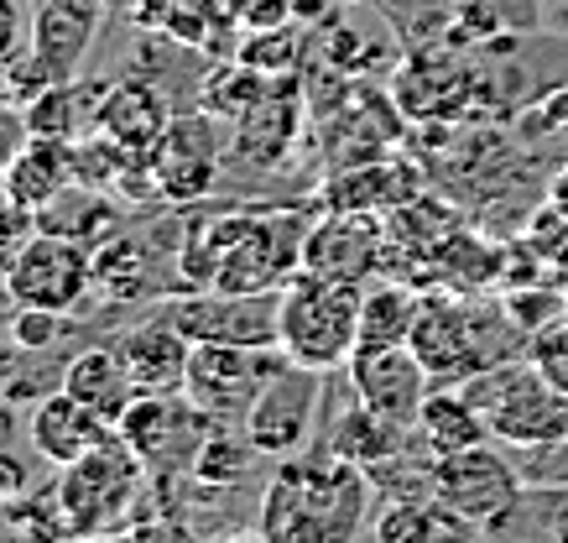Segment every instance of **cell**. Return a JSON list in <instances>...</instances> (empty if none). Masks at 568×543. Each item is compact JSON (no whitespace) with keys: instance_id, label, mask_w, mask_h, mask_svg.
Here are the masks:
<instances>
[{"instance_id":"1","label":"cell","mask_w":568,"mask_h":543,"mask_svg":"<svg viewBox=\"0 0 568 543\" xmlns=\"http://www.w3.org/2000/svg\"><path fill=\"white\" fill-rule=\"evenodd\" d=\"M308 210L272 204H230V210L183 214V245L173 251V278L183 288L220 293H282V282L303 267Z\"/></svg>"},{"instance_id":"2","label":"cell","mask_w":568,"mask_h":543,"mask_svg":"<svg viewBox=\"0 0 568 543\" xmlns=\"http://www.w3.org/2000/svg\"><path fill=\"white\" fill-rule=\"evenodd\" d=\"M376 481L365 465L334 450L272 460V481L261 491L256 533L272 543H334L371 527Z\"/></svg>"},{"instance_id":"3","label":"cell","mask_w":568,"mask_h":543,"mask_svg":"<svg viewBox=\"0 0 568 543\" xmlns=\"http://www.w3.org/2000/svg\"><path fill=\"white\" fill-rule=\"evenodd\" d=\"M407 345L423 361L433 386H465L485 366L527 355V334L506 314V303H480V293L465 299L448 288H423Z\"/></svg>"},{"instance_id":"4","label":"cell","mask_w":568,"mask_h":543,"mask_svg":"<svg viewBox=\"0 0 568 543\" xmlns=\"http://www.w3.org/2000/svg\"><path fill=\"white\" fill-rule=\"evenodd\" d=\"M361 288L365 282H328L297 267L276 293V345L287 361L313 371H345L361 334Z\"/></svg>"},{"instance_id":"5","label":"cell","mask_w":568,"mask_h":543,"mask_svg":"<svg viewBox=\"0 0 568 543\" xmlns=\"http://www.w3.org/2000/svg\"><path fill=\"white\" fill-rule=\"evenodd\" d=\"M465 398L485 419L490 439H506L521 450H548L568 439V392L552 386L527 355H511V361L469 376Z\"/></svg>"},{"instance_id":"6","label":"cell","mask_w":568,"mask_h":543,"mask_svg":"<svg viewBox=\"0 0 568 543\" xmlns=\"http://www.w3.org/2000/svg\"><path fill=\"white\" fill-rule=\"evenodd\" d=\"M52 486H58V502L69 512L73 539L79 533H125L141 491H146V465L121 434H110L89 455L58 465Z\"/></svg>"},{"instance_id":"7","label":"cell","mask_w":568,"mask_h":543,"mask_svg":"<svg viewBox=\"0 0 568 543\" xmlns=\"http://www.w3.org/2000/svg\"><path fill=\"white\" fill-rule=\"evenodd\" d=\"M146 162H152L156 199L178 204V210H193L214 193L224 162H230V131H224L220 115L193 105L189 115H173V125L146 152Z\"/></svg>"},{"instance_id":"8","label":"cell","mask_w":568,"mask_h":543,"mask_svg":"<svg viewBox=\"0 0 568 543\" xmlns=\"http://www.w3.org/2000/svg\"><path fill=\"white\" fill-rule=\"evenodd\" d=\"M282 366V345H193L183 398L214 423H241Z\"/></svg>"},{"instance_id":"9","label":"cell","mask_w":568,"mask_h":543,"mask_svg":"<svg viewBox=\"0 0 568 543\" xmlns=\"http://www.w3.org/2000/svg\"><path fill=\"white\" fill-rule=\"evenodd\" d=\"M428 486L433 496H444L448 507L469 517L480 533H496L517 517L521 507V475L511 460H500L490 450V439L454 450V455H433L428 460Z\"/></svg>"},{"instance_id":"10","label":"cell","mask_w":568,"mask_h":543,"mask_svg":"<svg viewBox=\"0 0 568 543\" xmlns=\"http://www.w3.org/2000/svg\"><path fill=\"white\" fill-rule=\"evenodd\" d=\"M6 299L32 303V309H58V314H79L84 299L94 293V251L69 235H48L32 230L27 245L17 251V262L6 267Z\"/></svg>"},{"instance_id":"11","label":"cell","mask_w":568,"mask_h":543,"mask_svg":"<svg viewBox=\"0 0 568 543\" xmlns=\"http://www.w3.org/2000/svg\"><path fill=\"white\" fill-rule=\"evenodd\" d=\"M156 314L178 324L193 345H276V293L183 288L156 299Z\"/></svg>"},{"instance_id":"12","label":"cell","mask_w":568,"mask_h":543,"mask_svg":"<svg viewBox=\"0 0 568 543\" xmlns=\"http://www.w3.org/2000/svg\"><path fill=\"white\" fill-rule=\"evenodd\" d=\"M209 429H214V419H204L183 392H136L121 423H115V434L156 475H189Z\"/></svg>"},{"instance_id":"13","label":"cell","mask_w":568,"mask_h":543,"mask_svg":"<svg viewBox=\"0 0 568 543\" xmlns=\"http://www.w3.org/2000/svg\"><path fill=\"white\" fill-rule=\"evenodd\" d=\"M324 376L328 371L287 361L272 382L261 386V398L241 419L245 439L261 450V460H287V455H303V450H308L318 408H324Z\"/></svg>"},{"instance_id":"14","label":"cell","mask_w":568,"mask_h":543,"mask_svg":"<svg viewBox=\"0 0 568 543\" xmlns=\"http://www.w3.org/2000/svg\"><path fill=\"white\" fill-rule=\"evenodd\" d=\"M308 125V89L297 73H276L261 100L230 121V162L245 173H276Z\"/></svg>"},{"instance_id":"15","label":"cell","mask_w":568,"mask_h":543,"mask_svg":"<svg viewBox=\"0 0 568 543\" xmlns=\"http://www.w3.org/2000/svg\"><path fill=\"white\" fill-rule=\"evenodd\" d=\"M386 245V220L365 210H324L313 214L303 235V272L328 282H371Z\"/></svg>"},{"instance_id":"16","label":"cell","mask_w":568,"mask_h":543,"mask_svg":"<svg viewBox=\"0 0 568 543\" xmlns=\"http://www.w3.org/2000/svg\"><path fill=\"white\" fill-rule=\"evenodd\" d=\"M349 392L361 398L371 413L402 423V429H417V413H423V398L433 392L428 371L413 355V345H381V351H355L345 366Z\"/></svg>"},{"instance_id":"17","label":"cell","mask_w":568,"mask_h":543,"mask_svg":"<svg viewBox=\"0 0 568 543\" xmlns=\"http://www.w3.org/2000/svg\"><path fill=\"white\" fill-rule=\"evenodd\" d=\"M428 189V178L423 168L407 158H392V152H381V158H365V162H349V168H334L324 178V189H318V210H365V214H386L402 210L407 199Z\"/></svg>"},{"instance_id":"18","label":"cell","mask_w":568,"mask_h":543,"mask_svg":"<svg viewBox=\"0 0 568 543\" xmlns=\"http://www.w3.org/2000/svg\"><path fill=\"white\" fill-rule=\"evenodd\" d=\"M104 6L110 0H37L32 6V58L48 69V79H79L94 53Z\"/></svg>"},{"instance_id":"19","label":"cell","mask_w":568,"mask_h":543,"mask_svg":"<svg viewBox=\"0 0 568 543\" xmlns=\"http://www.w3.org/2000/svg\"><path fill=\"white\" fill-rule=\"evenodd\" d=\"M189 351H193V340L178 324H168L156 309L141 324L115 334V355H121L125 376L136 382V392H183Z\"/></svg>"},{"instance_id":"20","label":"cell","mask_w":568,"mask_h":543,"mask_svg":"<svg viewBox=\"0 0 568 543\" xmlns=\"http://www.w3.org/2000/svg\"><path fill=\"white\" fill-rule=\"evenodd\" d=\"M173 100L162 94V84L156 79H141V73H131V79H115V84H104L100 94V131L110 141H121L125 152H152L156 141H162V131L173 125Z\"/></svg>"},{"instance_id":"21","label":"cell","mask_w":568,"mask_h":543,"mask_svg":"<svg viewBox=\"0 0 568 543\" xmlns=\"http://www.w3.org/2000/svg\"><path fill=\"white\" fill-rule=\"evenodd\" d=\"M110 434H115V423L100 419V413H89L63 386L48 392V398H37L32 419H27V439H32V450L48 460V465H69V460L89 455L94 444H104Z\"/></svg>"},{"instance_id":"22","label":"cell","mask_w":568,"mask_h":543,"mask_svg":"<svg viewBox=\"0 0 568 543\" xmlns=\"http://www.w3.org/2000/svg\"><path fill=\"white\" fill-rule=\"evenodd\" d=\"M168 282L156 272V245L131 235V230H115L94 245V293L104 303H152L168 299L162 293Z\"/></svg>"},{"instance_id":"23","label":"cell","mask_w":568,"mask_h":543,"mask_svg":"<svg viewBox=\"0 0 568 543\" xmlns=\"http://www.w3.org/2000/svg\"><path fill=\"white\" fill-rule=\"evenodd\" d=\"M500 272H506V245H490L469 225H454L433 245V288L475 299L485 288H500Z\"/></svg>"},{"instance_id":"24","label":"cell","mask_w":568,"mask_h":543,"mask_svg":"<svg viewBox=\"0 0 568 543\" xmlns=\"http://www.w3.org/2000/svg\"><path fill=\"white\" fill-rule=\"evenodd\" d=\"M100 94L104 84L94 79H58L48 84L42 94L27 100V125H32V137H48V141H84L89 131H100Z\"/></svg>"},{"instance_id":"25","label":"cell","mask_w":568,"mask_h":543,"mask_svg":"<svg viewBox=\"0 0 568 543\" xmlns=\"http://www.w3.org/2000/svg\"><path fill=\"white\" fill-rule=\"evenodd\" d=\"M371 533L381 543H438V539H475L480 527L469 523V517H459L428 486V491H407V496L386 502V512L371 517Z\"/></svg>"},{"instance_id":"26","label":"cell","mask_w":568,"mask_h":543,"mask_svg":"<svg viewBox=\"0 0 568 543\" xmlns=\"http://www.w3.org/2000/svg\"><path fill=\"white\" fill-rule=\"evenodd\" d=\"M413 434L417 429H402V423L381 419V413H371V408L349 392V408L334 419V429H328V450L355 460V465H365V471H381V465L407 460V439Z\"/></svg>"},{"instance_id":"27","label":"cell","mask_w":568,"mask_h":543,"mask_svg":"<svg viewBox=\"0 0 568 543\" xmlns=\"http://www.w3.org/2000/svg\"><path fill=\"white\" fill-rule=\"evenodd\" d=\"M63 392L79 398L89 413L121 423V413L131 408V398H136V382L125 376L115 345H89V351H79L69 366H63Z\"/></svg>"},{"instance_id":"28","label":"cell","mask_w":568,"mask_h":543,"mask_svg":"<svg viewBox=\"0 0 568 543\" xmlns=\"http://www.w3.org/2000/svg\"><path fill=\"white\" fill-rule=\"evenodd\" d=\"M6 189L17 199L21 210H42L52 204L58 193L73 183V141H48V137H32L21 147V158L6 168Z\"/></svg>"},{"instance_id":"29","label":"cell","mask_w":568,"mask_h":543,"mask_svg":"<svg viewBox=\"0 0 568 543\" xmlns=\"http://www.w3.org/2000/svg\"><path fill=\"white\" fill-rule=\"evenodd\" d=\"M417 439H423V450L433 460V455H454V450L480 444V439H490V429H485V419L465 398V386H433L423 398V413H417Z\"/></svg>"},{"instance_id":"30","label":"cell","mask_w":568,"mask_h":543,"mask_svg":"<svg viewBox=\"0 0 568 543\" xmlns=\"http://www.w3.org/2000/svg\"><path fill=\"white\" fill-rule=\"evenodd\" d=\"M37 230L48 235H69V241H84L89 251L121 230V214H115V199H104L100 189H84V183H69L52 204L37 210Z\"/></svg>"},{"instance_id":"31","label":"cell","mask_w":568,"mask_h":543,"mask_svg":"<svg viewBox=\"0 0 568 543\" xmlns=\"http://www.w3.org/2000/svg\"><path fill=\"white\" fill-rule=\"evenodd\" d=\"M417 314V288L392 278H371L361 288V334L355 351H381V345H407Z\"/></svg>"},{"instance_id":"32","label":"cell","mask_w":568,"mask_h":543,"mask_svg":"<svg viewBox=\"0 0 568 543\" xmlns=\"http://www.w3.org/2000/svg\"><path fill=\"white\" fill-rule=\"evenodd\" d=\"M261 465V450L241 434H230V423H214L204 434V444H199V455H193V481L204 491H230V486H241L245 475Z\"/></svg>"},{"instance_id":"33","label":"cell","mask_w":568,"mask_h":543,"mask_svg":"<svg viewBox=\"0 0 568 543\" xmlns=\"http://www.w3.org/2000/svg\"><path fill=\"white\" fill-rule=\"evenodd\" d=\"M517 141H521V158H537V162L564 168L568 162V89L564 84L548 89L537 105L521 110Z\"/></svg>"},{"instance_id":"34","label":"cell","mask_w":568,"mask_h":543,"mask_svg":"<svg viewBox=\"0 0 568 543\" xmlns=\"http://www.w3.org/2000/svg\"><path fill=\"white\" fill-rule=\"evenodd\" d=\"M272 79L276 73H261V69H251V63H241V58H230V63H220V69L199 84V110H209V115H220V121L230 125L241 110L256 105L261 89L272 84Z\"/></svg>"},{"instance_id":"35","label":"cell","mask_w":568,"mask_h":543,"mask_svg":"<svg viewBox=\"0 0 568 543\" xmlns=\"http://www.w3.org/2000/svg\"><path fill=\"white\" fill-rule=\"evenodd\" d=\"M245 42L230 58H241L261 73H297V58H303V42H297V21H282V27H266V32H241Z\"/></svg>"},{"instance_id":"36","label":"cell","mask_w":568,"mask_h":543,"mask_svg":"<svg viewBox=\"0 0 568 543\" xmlns=\"http://www.w3.org/2000/svg\"><path fill=\"white\" fill-rule=\"evenodd\" d=\"M6 523L17 533H32V539H73V523L63 502H58V486H42V491H27L21 502L6 507Z\"/></svg>"},{"instance_id":"37","label":"cell","mask_w":568,"mask_h":543,"mask_svg":"<svg viewBox=\"0 0 568 543\" xmlns=\"http://www.w3.org/2000/svg\"><path fill=\"white\" fill-rule=\"evenodd\" d=\"M527 361H532L552 386L568 392V314H552L542 330L527 334Z\"/></svg>"},{"instance_id":"38","label":"cell","mask_w":568,"mask_h":543,"mask_svg":"<svg viewBox=\"0 0 568 543\" xmlns=\"http://www.w3.org/2000/svg\"><path fill=\"white\" fill-rule=\"evenodd\" d=\"M11 340H17L21 351H52L58 345V334H69V314H58V309H32V303H17V314H11Z\"/></svg>"},{"instance_id":"39","label":"cell","mask_w":568,"mask_h":543,"mask_svg":"<svg viewBox=\"0 0 568 543\" xmlns=\"http://www.w3.org/2000/svg\"><path fill=\"white\" fill-rule=\"evenodd\" d=\"M224 11L235 32H266L282 21H297V0H224Z\"/></svg>"},{"instance_id":"40","label":"cell","mask_w":568,"mask_h":543,"mask_svg":"<svg viewBox=\"0 0 568 543\" xmlns=\"http://www.w3.org/2000/svg\"><path fill=\"white\" fill-rule=\"evenodd\" d=\"M32 42V6L27 0H0V69Z\"/></svg>"},{"instance_id":"41","label":"cell","mask_w":568,"mask_h":543,"mask_svg":"<svg viewBox=\"0 0 568 543\" xmlns=\"http://www.w3.org/2000/svg\"><path fill=\"white\" fill-rule=\"evenodd\" d=\"M27 141H32L27 110H21L17 100H6V94H0V173H6V168L21 158V147H27Z\"/></svg>"},{"instance_id":"42","label":"cell","mask_w":568,"mask_h":543,"mask_svg":"<svg viewBox=\"0 0 568 543\" xmlns=\"http://www.w3.org/2000/svg\"><path fill=\"white\" fill-rule=\"evenodd\" d=\"M32 491V475H27V465H21L11 450H0V512L11 507V502H21Z\"/></svg>"},{"instance_id":"43","label":"cell","mask_w":568,"mask_h":543,"mask_svg":"<svg viewBox=\"0 0 568 543\" xmlns=\"http://www.w3.org/2000/svg\"><path fill=\"white\" fill-rule=\"evenodd\" d=\"M37 230V214L21 210L17 199H11V189H6V178H0V235H11V241H27Z\"/></svg>"},{"instance_id":"44","label":"cell","mask_w":568,"mask_h":543,"mask_svg":"<svg viewBox=\"0 0 568 543\" xmlns=\"http://www.w3.org/2000/svg\"><path fill=\"white\" fill-rule=\"evenodd\" d=\"M548 204L568 220V162H564V168H552V178H548Z\"/></svg>"},{"instance_id":"45","label":"cell","mask_w":568,"mask_h":543,"mask_svg":"<svg viewBox=\"0 0 568 543\" xmlns=\"http://www.w3.org/2000/svg\"><path fill=\"white\" fill-rule=\"evenodd\" d=\"M17 355H21V345L11 340V330H0V382L17 371Z\"/></svg>"},{"instance_id":"46","label":"cell","mask_w":568,"mask_h":543,"mask_svg":"<svg viewBox=\"0 0 568 543\" xmlns=\"http://www.w3.org/2000/svg\"><path fill=\"white\" fill-rule=\"evenodd\" d=\"M11 429H17V419H11V392L0 386V444L11 439Z\"/></svg>"},{"instance_id":"47","label":"cell","mask_w":568,"mask_h":543,"mask_svg":"<svg viewBox=\"0 0 568 543\" xmlns=\"http://www.w3.org/2000/svg\"><path fill=\"white\" fill-rule=\"evenodd\" d=\"M564 314H568V278H564Z\"/></svg>"},{"instance_id":"48","label":"cell","mask_w":568,"mask_h":543,"mask_svg":"<svg viewBox=\"0 0 568 543\" xmlns=\"http://www.w3.org/2000/svg\"><path fill=\"white\" fill-rule=\"evenodd\" d=\"M334 6H361V0H334Z\"/></svg>"}]
</instances>
